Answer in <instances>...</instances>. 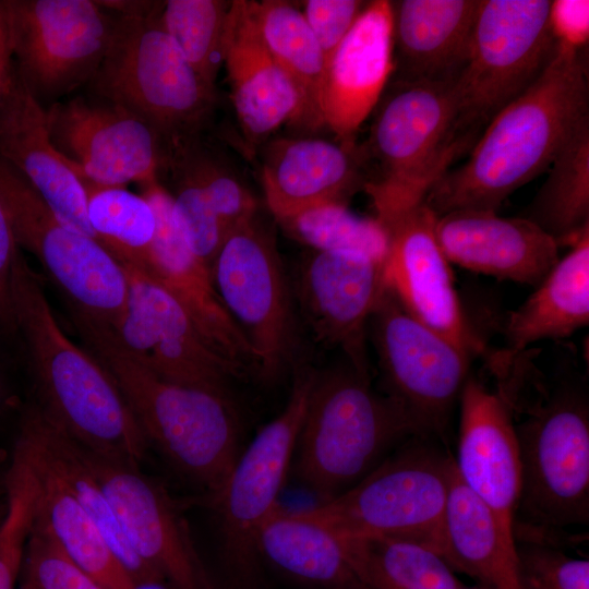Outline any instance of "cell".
Returning <instances> with one entry per match:
<instances>
[{
  "label": "cell",
  "instance_id": "cell-1",
  "mask_svg": "<svg viewBox=\"0 0 589 589\" xmlns=\"http://www.w3.org/2000/svg\"><path fill=\"white\" fill-rule=\"evenodd\" d=\"M562 357L548 376L538 349L505 352L494 376L518 443L517 542L550 544L589 524V389L574 360Z\"/></svg>",
  "mask_w": 589,
  "mask_h": 589
},
{
  "label": "cell",
  "instance_id": "cell-2",
  "mask_svg": "<svg viewBox=\"0 0 589 589\" xmlns=\"http://www.w3.org/2000/svg\"><path fill=\"white\" fill-rule=\"evenodd\" d=\"M588 105L582 51L555 45L540 77L488 123L467 160L447 170L423 203L436 216L459 209L496 212L513 192L551 166L589 119Z\"/></svg>",
  "mask_w": 589,
  "mask_h": 589
},
{
  "label": "cell",
  "instance_id": "cell-3",
  "mask_svg": "<svg viewBox=\"0 0 589 589\" xmlns=\"http://www.w3.org/2000/svg\"><path fill=\"white\" fill-rule=\"evenodd\" d=\"M11 290L34 402L79 445L140 465L148 442L124 395L108 370L65 335L21 249L13 263Z\"/></svg>",
  "mask_w": 589,
  "mask_h": 589
},
{
  "label": "cell",
  "instance_id": "cell-4",
  "mask_svg": "<svg viewBox=\"0 0 589 589\" xmlns=\"http://www.w3.org/2000/svg\"><path fill=\"white\" fill-rule=\"evenodd\" d=\"M72 322L84 348L119 385L148 445L208 495L215 493L241 453L230 395L165 380L124 352L107 327Z\"/></svg>",
  "mask_w": 589,
  "mask_h": 589
},
{
  "label": "cell",
  "instance_id": "cell-5",
  "mask_svg": "<svg viewBox=\"0 0 589 589\" xmlns=\"http://www.w3.org/2000/svg\"><path fill=\"white\" fill-rule=\"evenodd\" d=\"M420 436L401 406L348 359L317 373L296 445V472L318 498L346 492L408 440Z\"/></svg>",
  "mask_w": 589,
  "mask_h": 589
},
{
  "label": "cell",
  "instance_id": "cell-6",
  "mask_svg": "<svg viewBox=\"0 0 589 589\" xmlns=\"http://www.w3.org/2000/svg\"><path fill=\"white\" fill-rule=\"evenodd\" d=\"M164 1L145 16L117 15L111 44L88 93L110 101L151 128L161 146L202 134L216 104L211 87L164 29Z\"/></svg>",
  "mask_w": 589,
  "mask_h": 589
},
{
  "label": "cell",
  "instance_id": "cell-7",
  "mask_svg": "<svg viewBox=\"0 0 589 589\" xmlns=\"http://www.w3.org/2000/svg\"><path fill=\"white\" fill-rule=\"evenodd\" d=\"M378 104L364 165L378 171L364 185L384 223L421 203L455 159L469 152L454 136L452 84L389 81Z\"/></svg>",
  "mask_w": 589,
  "mask_h": 589
},
{
  "label": "cell",
  "instance_id": "cell-8",
  "mask_svg": "<svg viewBox=\"0 0 589 589\" xmlns=\"http://www.w3.org/2000/svg\"><path fill=\"white\" fill-rule=\"evenodd\" d=\"M431 438L408 440L352 488L305 510L341 536L413 541L443 557L454 460Z\"/></svg>",
  "mask_w": 589,
  "mask_h": 589
},
{
  "label": "cell",
  "instance_id": "cell-9",
  "mask_svg": "<svg viewBox=\"0 0 589 589\" xmlns=\"http://www.w3.org/2000/svg\"><path fill=\"white\" fill-rule=\"evenodd\" d=\"M549 7V0H480L466 63L452 84L454 136L469 151L550 63Z\"/></svg>",
  "mask_w": 589,
  "mask_h": 589
},
{
  "label": "cell",
  "instance_id": "cell-10",
  "mask_svg": "<svg viewBox=\"0 0 589 589\" xmlns=\"http://www.w3.org/2000/svg\"><path fill=\"white\" fill-rule=\"evenodd\" d=\"M0 200L19 248L37 259L65 296L72 318L111 327L127 302L124 267L98 241L62 224L1 157Z\"/></svg>",
  "mask_w": 589,
  "mask_h": 589
},
{
  "label": "cell",
  "instance_id": "cell-11",
  "mask_svg": "<svg viewBox=\"0 0 589 589\" xmlns=\"http://www.w3.org/2000/svg\"><path fill=\"white\" fill-rule=\"evenodd\" d=\"M366 332L383 393L401 406L420 436L443 437L473 357L410 315L387 284Z\"/></svg>",
  "mask_w": 589,
  "mask_h": 589
},
{
  "label": "cell",
  "instance_id": "cell-12",
  "mask_svg": "<svg viewBox=\"0 0 589 589\" xmlns=\"http://www.w3.org/2000/svg\"><path fill=\"white\" fill-rule=\"evenodd\" d=\"M16 73L47 109L96 73L117 14L95 0H4Z\"/></svg>",
  "mask_w": 589,
  "mask_h": 589
},
{
  "label": "cell",
  "instance_id": "cell-13",
  "mask_svg": "<svg viewBox=\"0 0 589 589\" xmlns=\"http://www.w3.org/2000/svg\"><path fill=\"white\" fill-rule=\"evenodd\" d=\"M211 276L255 356L257 376H277L294 352V315L275 238L257 215L227 235Z\"/></svg>",
  "mask_w": 589,
  "mask_h": 589
},
{
  "label": "cell",
  "instance_id": "cell-14",
  "mask_svg": "<svg viewBox=\"0 0 589 589\" xmlns=\"http://www.w3.org/2000/svg\"><path fill=\"white\" fill-rule=\"evenodd\" d=\"M315 375L308 368L298 371L284 409L255 434L221 486L209 495L225 562L239 578L252 574L259 561V531L279 507Z\"/></svg>",
  "mask_w": 589,
  "mask_h": 589
},
{
  "label": "cell",
  "instance_id": "cell-15",
  "mask_svg": "<svg viewBox=\"0 0 589 589\" xmlns=\"http://www.w3.org/2000/svg\"><path fill=\"white\" fill-rule=\"evenodd\" d=\"M79 445V444H77ZM134 553L172 589H216L180 505L140 465L79 445Z\"/></svg>",
  "mask_w": 589,
  "mask_h": 589
},
{
  "label": "cell",
  "instance_id": "cell-16",
  "mask_svg": "<svg viewBox=\"0 0 589 589\" xmlns=\"http://www.w3.org/2000/svg\"><path fill=\"white\" fill-rule=\"evenodd\" d=\"M123 267L125 306L107 327L119 347L165 380L229 394L230 381L241 378L240 374L208 346L182 305L160 284L132 266Z\"/></svg>",
  "mask_w": 589,
  "mask_h": 589
},
{
  "label": "cell",
  "instance_id": "cell-17",
  "mask_svg": "<svg viewBox=\"0 0 589 589\" xmlns=\"http://www.w3.org/2000/svg\"><path fill=\"white\" fill-rule=\"evenodd\" d=\"M46 112L52 144L86 180L127 187L157 179L161 142L123 108L88 93L58 101Z\"/></svg>",
  "mask_w": 589,
  "mask_h": 589
},
{
  "label": "cell",
  "instance_id": "cell-18",
  "mask_svg": "<svg viewBox=\"0 0 589 589\" xmlns=\"http://www.w3.org/2000/svg\"><path fill=\"white\" fill-rule=\"evenodd\" d=\"M436 218L421 203L381 223L389 239L386 284L416 320L472 357L480 356L486 346L467 318L450 263L436 238Z\"/></svg>",
  "mask_w": 589,
  "mask_h": 589
},
{
  "label": "cell",
  "instance_id": "cell-19",
  "mask_svg": "<svg viewBox=\"0 0 589 589\" xmlns=\"http://www.w3.org/2000/svg\"><path fill=\"white\" fill-rule=\"evenodd\" d=\"M140 187L156 216L155 237L142 272L182 305L208 346L241 377L257 375L256 359L249 342L225 309L209 269L185 240L171 195L158 179Z\"/></svg>",
  "mask_w": 589,
  "mask_h": 589
},
{
  "label": "cell",
  "instance_id": "cell-20",
  "mask_svg": "<svg viewBox=\"0 0 589 589\" xmlns=\"http://www.w3.org/2000/svg\"><path fill=\"white\" fill-rule=\"evenodd\" d=\"M385 263L365 254L315 251L301 263L297 297L315 337L369 370L368 322L385 288Z\"/></svg>",
  "mask_w": 589,
  "mask_h": 589
},
{
  "label": "cell",
  "instance_id": "cell-21",
  "mask_svg": "<svg viewBox=\"0 0 589 589\" xmlns=\"http://www.w3.org/2000/svg\"><path fill=\"white\" fill-rule=\"evenodd\" d=\"M459 409L456 474L515 534L521 471L509 408L495 389L470 374Z\"/></svg>",
  "mask_w": 589,
  "mask_h": 589
},
{
  "label": "cell",
  "instance_id": "cell-22",
  "mask_svg": "<svg viewBox=\"0 0 589 589\" xmlns=\"http://www.w3.org/2000/svg\"><path fill=\"white\" fill-rule=\"evenodd\" d=\"M394 73L392 1L366 2L329 59L318 103L321 127L345 144L372 113Z\"/></svg>",
  "mask_w": 589,
  "mask_h": 589
},
{
  "label": "cell",
  "instance_id": "cell-23",
  "mask_svg": "<svg viewBox=\"0 0 589 589\" xmlns=\"http://www.w3.org/2000/svg\"><path fill=\"white\" fill-rule=\"evenodd\" d=\"M435 233L449 263L534 287L560 260V244L525 217L453 211L437 216Z\"/></svg>",
  "mask_w": 589,
  "mask_h": 589
},
{
  "label": "cell",
  "instance_id": "cell-24",
  "mask_svg": "<svg viewBox=\"0 0 589 589\" xmlns=\"http://www.w3.org/2000/svg\"><path fill=\"white\" fill-rule=\"evenodd\" d=\"M0 157L32 185L62 224L96 240L76 167L52 144L46 109L29 93L15 67L0 103Z\"/></svg>",
  "mask_w": 589,
  "mask_h": 589
},
{
  "label": "cell",
  "instance_id": "cell-25",
  "mask_svg": "<svg viewBox=\"0 0 589 589\" xmlns=\"http://www.w3.org/2000/svg\"><path fill=\"white\" fill-rule=\"evenodd\" d=\"M361 146L317 137L267 143L261 161L266 205L278 223L325 202H345L366 183Z\"/></svg>",
  "mask_w": 589,
  "mask_h": 589
},
{
  "label": "cell",
  "instance_id": "cell-26",
  "mask_svg": "<svg viewBox=\"0 0 589 589\" xmlns=\"http://www.w3.org/2000/svg\"><path fill=\"white\" fill-rule=\"evenodd\" d=\"M224 67L237 119L249 145L265 143L286 122L299 124V95L263 41L253 1L230 4Z\"/></svg>",
  "mask_w": 589,
  "mask_h": 589
},
{
  "label": "cell",
  "instance_id": "cell-27",
  "mask_svg": "<svg viewBox=\"0 0 589 589\" xmlns=\"http://www.w3.org/2000/svg\"><path fill=\"white\" fill-rule=\"evenodd\" d=\"M480 0L392 1L390 81L453 84L469 52Z\"/></svg>",
  "mask_w": 589,
  "mask_h": 589
},
{
  "label": "cell",
  "instance_id": "cell-28",
  "mask_svg": "<svg viewBox=\"0 0 589 589\" xmlns=\"http://www.w3.org/2000/svg\"><path fill=\"white\" fill-rule=\"evenodd\" d=\"M256 553L285 575L314 588L368 589L345 538L305 509L279 506L259 531Z\"/></svg>",
  "mask_w": 589,
  "mask_h": 589
},
{
  "label": "cell",
  "instance_id": "cell-29",
  "mask_svg": "<svg viewBox=\"0 0 589 589\" xmlns=\"http://www.w3.org/2000/svg\"><path fill=\"white\" fill-rule=\"evenodd\" d=\"M19 433L65 484L137 588L165 582L130 546L110 501L85 462L77 443L53 424L35 402L23 410Z\"/></svg>",
  "mask_w": 589,
  "mask_h": 589
},
{
  "label": "cell",
  "instance_id": "cell-30",
  "mask_svg": "<svg viewBox=\"0 0 589 589\" xmlns=\"http://www.w3.org/2000/svg\"><path fill=\"white\" fill-rule=\"evenodd\" d=\"M443 558L481 589H528L515 534L459 480L455 468Z\"/></svg>",
  "mask_w": 589,
  "mask_h": 589
},
{
  "label": "cell",
  "instance_id": "cell-31",
  "mask_svg": "<svg viewBox=\"0 0 589 589\" xmlns=\"http://www.w3.org/2000/svg\"><path fill=\"white\" fill-rule=\"evenodd\" d=\"M569 247L530 297L507 315L502 349L519 352L537 341H560L588 325L589 229Z\"/></svg>",
  "mask_w": 589,
  "mask_h": 589
},
{
  "label": "cell",
  "instance_id": "cell-32",
  "mask_svg": "<svg viewBox=\"0 0 589 589\" xmlns=\"http://www.w3.org/2000/svg\"><path fill=\"white\" fill-rule=\"evenodd\" d=\"M15 442L23 448L34 476V520L105 589H139L60 478L20 433Z\"/></svg>",
  "mask_w": 589,
  "mask_h": 589
},
{
  "label": "cell",
  "instance_id": "cell-33",
  "mask_svg": "<svg viewBox=\"0 0 589 589\" xmlns=\"http://www.w3.org/2000/svg\"><path fill=\"white\" fill-rule=\"evenodd\" d=\"M253 9L265 46L299 95V125L321 127L318 103L327 63L301 10L283 0L253 1Z\"/></svg>",
  "mask_w": 589,
  "mask_h": 589
},
{
  "label": "cell",
  "instance_id": "cell-34",
  "mask_svg": "<svg viewBox=\"0 0 589 589\" xmlns=\"http://www.w3.org/2000/svg\"><path fill=\"white\" fill-rule=\"evenodd\" d=\"M525 218L558 244H570L589 229V119L585 120L551 166Z\"/></svg>",
  "mask_w": 589,
  "mask_h": 589
},
{
  "label": "cell",
  "instance_id": "cell-35",
  "mask_svg": "<svg viewBox=\"0 0 589 589\" xmlns=\"http://www.w3.org/2000/svg\"><path fill=\"white\" fill-rule=\"evenodd\" d=\"M368 589H466L433 549L385 537H345Z\"/></svg>",
  "mask_w": 589,
  "mask_h": 589
},
{
  "label": "cell",
  "instance_id": "cell-36",
  "mask_svg": "<svg viewBox=\"0 0 589 589\" xmlns=\"http://www.w3.org/2000/svg\"><path fill=\"white\" fill-rule=\"evenodd\" d=\"M79 176L86 192L87 219L96 240L121 265L143 271L156 231L153 206L142 194L127 187L98 185Z\"/></svg>",
  "mask_w": 589,
  "mask_h": 589
},
{
  "label": "cell",
  "instance_id": "cell-37",
  "mask_svg": "<svg viewBox=\"0 0 589 589\" xmlns=\"http://www.w3.org/2000/svg\"><path fill=\"white\" fill-rule=\"evenodd\" d=\"M231 2L221 0L164 1L160 22L195 72L216 88L224 65L227 16Z\"/></svg>",
  "mask_w": 589,
  "mask_h": 589
},
{
  "label": "cell",
  "instance_id": "cell-38",
  "mask_svg": "<svg viewBox=\"0 0 589 589\" xmlns=\"http://www.w3.org/2000/svg\"><path fill=\"white\" fill-rule=\"evenodd\" d=\"M285 230L315 251H345L386 260L389 239L375 218L353 214L345 202H325L280 221Z\"/></svg>",
  "mask_w": 589,
  "mask_h": 589
},
{
  "label": "cell",
  "instance_id": "cell-39",
  "mask_svg": "<svg viewBox=\"0 0 589 589\" xmlns=\"http://www.w3.org/2000/svg\"><path fill=\"white\" fill-rule=\"evenodd\" d=\"M203 135L165 145L161 159L175 161L196 180L229 233L257 215V203L238 175L216 154Z\"/></svg>",
  "mask_w": 589,
  "mask_h": 589
},
{
  "label": "cell",
  "instance_id": "cell-40",
  "mask_svg": "<svg viewBox=\"0 0 589 589\" xmlns=\"http://www.w3.org/2000/svg\"><path fill=\"white\" fill-rule=\"evenodd\" d=\"M8 510L0 527V589H15L34 519L35 483L28 459L14 444L7 476Z\"/></svg>",
  "mask_w": 589,
  "mask_h": 589
},
{
  "label": "cell",
  "instance_id": "cell-41",
  "mask_svg": "<svg viewBox=\"0 0 589 589\" xmlns=\"http://www.w3.org/2000/svg\"><path fill=\"white\" fill-rule=\"evenodd\" d=\"M170 181L173 209L187 242L209 269L223 245L227 231L211 206L203 189L180 165L161 159L158 176Z\"/></svg>",
  "mask_w": 589,
  "mask_h": 589
},
{
  "label": "cell",
  "instance_id": "cell-42",
  "mask_svg": "<svg viewBox=\"0 0 589 589\" xmlns=\"http://www.w3.org/2000/svg\"><path fill=\"white\" fill-rule=\"evenodd\" d=\"M21 574L22 581L34 589H105L74 564L47 530L34 519Z\"/></svg>",
  "mask_w": 589,
  "mask_h": 589
},
{
  "label": "cell",
  "instance_id": "cell-43",
  "mask_svg": "<svg viewBox=\"0 0 589 589\" xmlns=\"http://www.w3.org/2000/svg\"><path fill=\"white\" fill-rule=\"evenodd\" d=\"M517 549L528 589H589L587 558L540 542H517Z\"/></svg>",
  "mask_w": 589,
  "mask_h": 589
},
{
  "label": "cell",
  "instance_id": "cell-44",
  "mask_svg": "<svg viewBox=\"0 0 589 589\" xmlns=\"http://www.w3.org/2000/svg\"><path fill=\"white\" fill-rule=\"evenodd\" d=\"M366 2L360 0H308L301 11L328 63ZM327 67V65H326Z\"/></svg>",
  "mask_w": 589,
  "mask_h": 589
},
{
  "label": "cell",
  "instance_id": "cell-45",
  "mask_svg": "<svg viewBox=\"0 0 589 589\" xmlns=\"http://www.w3.org/2000/svg\"><path fill=\"white\" fill-rule=\"evenodd\" d=\"M548 22L556 47L581 52L589 40V1H550Z\"/></svg>",
  "mask_w": 589,
  "mask_h": 589
},
{
  "label": "cell",
  "instance_id": "cell-46",
  "mask_svg": "<svg viewBox=\"0 0 589 589\" xmlns=\"http://www.w3.org/2000/svg\"><path fill=\"white\" fill-rule=\"evenodd\" d=\"M20 248L0 200V335L17 333L12 302V268Z\"/></svg>",
  "mask_w": 589,
  "mask_h": 589
},
{
  "label": "cell",
  "instance_id": "cell-47",
  "mask_svg": "<svg viewBox=\"0 0 589 589\" xmlns=\"http://www.w3.org/2000/svg\"><path fill=\"white\" fill-rule=\"evenodd\" d=\"M14 75V60L9 33L4 0H0V103Z\"/></svg>",
  "mask_w": 589,
  "mask_h": 589
},
{
  "label": "cell",
  "instance_id": "cell-48",
  "mask_svg": "<svg viewBox=\"0 0 589 589\" xmlns=\"http://www.w3.org/2000/svg\"><path fill=\"white\" fill-rule=\"evenodd\" d=\"M13 400L12 388L5 373V370L0 362V418L11 407Z\"/></svg>",
  "mask_w": 589,
  "mask_h": 589
},
{
  "label": "cell",
  "instance_id": "cell-49",
  "mask_svg": "<svg viewBox=\"0 0 589 589\" xmlns=\"http://www.w3.org/2000/svg\"><path fill=\"white\" fill-rule=\"evenodd\" d=\"M7 476H8V467L2 468L0 466V496L7 493Z\"/></svg>",
  "mask_w": 589,
  "mask_h": 589
},
{
  "label": "cell",
  "instance_id": "cell-50",
  "mask_svg": "<svg viewBox=\"0 0 589 589\" xmlns=\"http://www.w3.org/2000/svg\"><path fill=\"white\" fill-rule=\"evenodd\" d=\"M8 510V497L7 493L2 496H0V527L5 518Z\"/></svg>",
  "mask_w": 589,
  "mask_h": 589
},
{
  "label": "cell",
  "instance_id": "cell-51",
  "mask_svg": "<svg viewBox=\"0 0 589 589\" xmlns=\"http://www.w3.org/2000/svg\"><path fill=\"white\" fill-rule=\"evenodd\" d=\"M20 589H34V588L31 587L28 584L22 581V582H21V586H20Z\"/></svg>",
  "mask_w": 589,
  "mask_h": 589
}]
</instances>
